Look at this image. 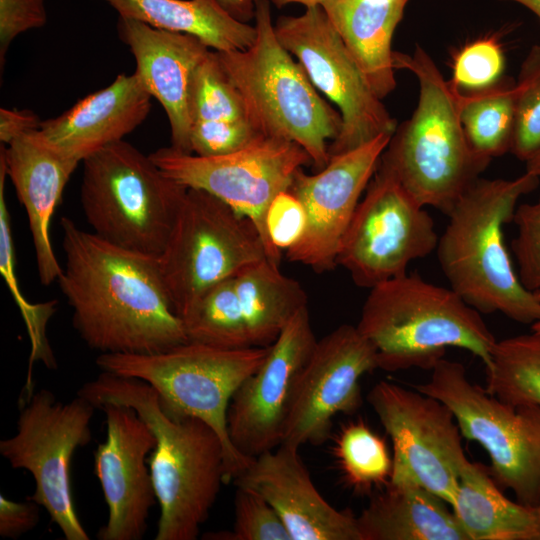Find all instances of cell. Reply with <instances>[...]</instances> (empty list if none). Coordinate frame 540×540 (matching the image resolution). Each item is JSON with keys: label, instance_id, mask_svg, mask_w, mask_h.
I'll list each match as a JSON object with an SVG mask.
<instances>
[{"label": "cell", "instance_id": "2e32d148", "mask_svg": "<svg viewBox=\"0 0 540 540\" xmlns=\"http://www.w3.org/2000/svg\"><path fill=\"white\" fill-rule=\"evenodd\" d=\"M316 342L305 306L270 345L260 367L235 392L228 409V433L242 455L253 458L282 443L302 373Z\"/></svg>", "mask_w": 540, "mask_h": 540}, {"label": "cell", "instance_id": "ab89813d", "mask_svg": "<svg viewBox=\"0 0 540 540\" xmlns=\"http://www.w3.org/2000/svg\"><path fill=\"white\" fill-rule=\"evenodd\" d=\"M307 214L301 201L289 190L278 193L265 217V229L271 247L279 254L289 250L303 237Z\"/></svg>", "mask_w": 540, "mask_h": 540}, {"label": "cell", "instance_id": "74e56055", "mask_svg": "<svg viewBox=\"0 0 540 540\" xmlns=\"http://www.w3.org/2000/svg\"><path fill=\"white\" fill-rule=\"evenodd\" d=\"M517 233L511 249L522 286L540 299V196L533 203L518 205L513 221Z\"/></svg>", "mask_w": 540, "mask_h": 540}, {"label": "cell", "instance_id": "4316f807", "mask_svg": "<svg viewBox=\"0 0 540 540\" xmlns=\"http://www.w3.org/2000/svg\"><path fill=\"white\" fill-rule=\"evenodd\" d=\"M450 507L468 540H535L532 508L507 498L478 463H464Z\"/></svg>", "mask_w": 540, "mask_h": 540}, {"label": "cell", "instance_id": "5b68a950", "mask_svg": "<svg viewBox=\"0 0 540 540\" xmlns=\"http://www.w3.org/2000/svg\"><path fill=\"white\" fill-rule=\"evenodd\" d=\"M378 368L432 370L447 348L464 349L488 365L496 339L480 312L452 288L404 274L370 289L358 324Z\"/></svg>", "mask_w": 540, "mask_h": 540}, {"label": "cell", "instance_id": "ee69618b", "mask_svg": "<svg viewBox=\"0 0 540 540\" xmlns=\"http://www.w3.org/2000/svg\"><path fill=\"white\" fill-rule=\"evenodd\" d=\"M236 19L246 22L255 18L257 0H218Z\"/></svg>", "mask_w": 540, "mask_h": 540}, {"label": "cell", "instance_id": "30bf717a", "mask_svg": "<svg viewBox=\"0 0 540 540\" xmlns=\"http://www.w3.org/2000/svg\"><path fill=\"white\" fill-rule=\"evenodd\" d=\"M416 390L433 396L453 412L462 436L487 452L496 483L519 503H540V406L512 405L472 383L465 367L441 359Z\"/></svg>", "mask_w": 540, "mask_h": 540}, {"label": "cell", "instance_id": "6da1fadb", "mask_svg": "<svg viewBox=\"0 0 540 540\" xmlns=\"http://www.w3.org/2000/svg\"><path fill=\"white\" fill-rule=\"evenodd\" d=\"M64 265L57 282L81 339L100 354L147 355L188 341L157 258L137 254L63 217Z\"/></svg>", "mask_w": 540, "mask_h": 540}, {"label": "cell", "instance_id": "52a82bcc", "mask_svg": "<svg viewBox=\"0 0 540 540\" xmlns=\"http://www.w3.org/2000/svg\"><path fill=\"white\" fill-rule=\"evenodd\" d=\"M80 202L91 232L119 248L158 258L187 187L121 140L83 160Z\"/></svg>", "mask_w": 540, "mask_h": 540}, {"label": "cell", "instance_id": "b9f144b4", "mask_svg": "<svg viewBox=\"0 0 540 540\" xmlns=\"http://www.w3.org/2000/svg\"><path fill=\"white\" fill-rule=\"evenodd\" d=\"M40 505L27 498L25 502L0 495V536L18 539L33 530L40 520Z\"/></svg>", "mask_w": 540, "mask_h": 540}, {"label": "cell", "instance_id": "60d3db41", "mask_svg": "<svg viewBox=\"0 0 540 540\" xmlns=\"http://www.w3.org/2000/svg\"><path fill=\"white\" fill-rule=\"evenodd\" d=\"M47 22L45 0H0L1 67L12 41L21 33Z\"/></svg>", "mask_w": 540, "mask_h": 540}, {"label": "cell", "instance_id": "8fae6325", "mask_svg": "<svg viewBox=\"0 0 540 540\" xmlns=\"http://www.w3.org/2000/svg\"><path fill=\"white\" fill-rule=\"evenodd\" d=\"M95 409L79 395L63 403L40 389L21 408L15 434L0 441V454L10 466L33 477L28 499L45 508L66 540L90 539L74 506L70 473L74 453L91 441Z\"/></svg>", "mask_w": 540, "mask_h": 540}, {"label": "cell", "instance_id": "d4e9b609", "mask_svg": "<svg viewBox=\"0 0 540 540\" xmlns=\"http://www.w3.org/2000/svg\"><path fill=\"white\" fill-rule=\"evenodd\" d=\"M409 0H328L321 6L383 99L396 87L392 38Z\"/></svg>", "mask_w": 540, "mask_h": 540}, {"label": "cell", "instance_id": "484cf974", "mask_svg": "<svg viewBox=\"0 0 540 540\" xmlns=\"http://www.w3.org/2000/svg\"><path fill=\"white\" fill-rule=\"evenodd\" d=\"M120 17L154 28L190 34L218 52L244 50L257 36L255 26L239 21L218 0H103Z\"/></svg>", "mask_w": 540, "mask_h": 540}, {"label": "cell", "instance_id": "4fadbf2b", "mask_svg": "<svg viewBox=\"0 0 540 540\" xmlns=\"http://www.w3.org/2000/svg\"><path fill=\"white\" fill-rule=\"evenodd\" d=\"M438 239L432 216L378 163L341 240L336 263L358 287L371 289L406 274L412 261L436 250Z\"/></svg>", "mask_w": 540, "mask_h": 540}, {"label": "cell", "instance_id": "f1b7e54d", "mask_svg": "<svg viewBox=\"0 0 540 540\" xmlns=\"http://www.w3.org/2000/svg\"><path fill=\"white\" fill-rule=\"evenodd\" d=\"M485 371L490 394L512 405L540 406V332L496 341Z\"/></svg>", "mask_w": 540, "mask_h": 540}, {"label": "cell", "instance_id": "1f68e13d", "mask_svg": "<svg viewBox=\"0 0 540 540\" xmlns=\"http://www.w3.org/2000/svg\"><path fill=\"white\" fill-rule=\"evenodd\" d=\"M334 455L346 483L357 492L386 486L393 460L385 441L363 422H351L339 432Z\"/></svg>", "mask_w": 540, "mask_h": 540}, {"label": "cell", "instance_id": "ba28073f", "mask_svg": "<svg viewBox=\"0 0 540 540\" xmlns=\"http://www.w3.org/2000/svg\"><path fill=\"white\" fill-rule=\"evenodd\" d=\"M269 348L224 349L187 341L156 354H100L96 364L102 371L148 383L166 414L198 418L212 427L224 445L228 483L252 460L230 440L229 405L241 384L263 363Z\"/></svg>", "mask_w": 540, "mask_h": 540}, {"label": "cell", "instance_id": "f6af8a7d", "mask_svg": "<svg viewBox=\"0 0 540 540\" xmlns=\"http://www.w3.org/2000/svg\"><path fill=\"white\" fill-rule=\"evenodd\" d=\"M272 3H274L277 7H282L290 3H299L304 5L305 7L315 6V5H322L324 2L328 0H270Z\"/></svg>", "mask_w": 540, "mask_h": 540}, {"label": "cell", "instance_id": "603a6c76", "mask_svg": "<svg viewBox=\"0 0 540 540\" xmlns=\"http://www.w3.org/2000/svg\"><path fill=\"white\" fill-rule=\"evenodd\" d=\"M1 156L26 211L40 282L48 286L62 271L50 240L51 218L80 162L50 147L38 129L12 140L1 149Z\"/></svg>", "mask_w": 540, "mask_h": 540}, {"label": "cell", "instance_id": "f35d334b", "mask_svg": "<svg viewBox=\"0 0 540 540\" xmlns=\"http://www.w3.org/2000/svg\"><path fill=\"white\" fill-rule=\"evenodd\" d=\"M263 136L250 122H193L190 133L192 153L218 156L240 150Z\"/></svg>", "mask_w": 540, "mask_h": 540}, {"label": "cell", "instance_id": "7c38bea8", "mask_svg": "<svg viewBox=\"0 0 540 540\" xmlns=\"http://www.w3.org/2000/svg\"><path fill=\"white\" fill-rule=\"evenodd\" d=\"M283 47L295 56L316 89L336 104L341 130L329 145L334 156L393 135L397 123L375 93L321 5L299 16H281L274 25Z\"/></svg>", "mask_w": 540, "mask_h": 540}, {"label": "cell", "instance_id": "7402d4cb", "mask_svg": "<svg viewBox=\"0 0 540 540\" xmlns=\"http://www.w3.org/2000/svg\"><path fill=\"white\" fill-rule=\"evenodd\" d=\"M152 96L139 76L120 74L107 87L80 99L38 132L54 150L83 162L134 131L147 118Z\"/></svg>", "mask_w": 540, "mask_h": 540}, {"label": "cell", "instance_id": "e575fe53", "mask_svg": "<svg viewBox=\"0 0 540 540\" xmlns=\"http://www.w3.org/2000/svg\"><path fill=\"white\" fill-rule=\"evenodd\" d=\"M6 176V166L2 157L0 158V273L26 321L36 355L40 351H46L44 329L47 320L56 310V301L33 304L25 299L20 290L15 271L11 219L5 197Z\"/></svg>", "mask_w": 540, "mask_h": 540}, {"label": "cell", "instance_id": "bcb514c9", "mask_svg": "<svg viewBox=\"0 0 540 540\" xmlns=\"http://www.w3.org/2000/svg\"><path fill=\"white\" fill-rule=\"evenodd\" d=\"M526 163V171L534 174L540 180V151Z\"/></svg>", "mask_w": 540, "mask_h": 540}, {"label": "cell", "instance_id": "3957f363", "mask_svg": "<svg viewBox=\"0 0 540 540\" xmlns=\"http://www.w3.org/2000/svg\"><path fill=\"white\" fill-rule=\"evenodd\" d=\"M539 183L528 171L514 179L479 178L447 214L438 263L450 288L480 313L531 325L540 319V299L522 286L504 241L520 198Z\"/></svg>", "mask_w": 540, "mask_h": 540}, {"label": "cell", "instance_id": "5bb4252c", "mask_svg": "<svg viewBox=\"0 0 540 540\" xmlns=\"http://www.w3.org/2000/svg\"><path fill=\"white\" fill-rule=\"evenodd\" d=\"M170 178L187 188L219 198L257 227L268 259L279 264L281 254L270 245L265 217L274 197L289 190L297 170L312 164L296 142L260 136L246 147L218 156H199L160 148L149 155Z\"/></svg>", "mask_w": 540, "mask_h": 540}, {"label": "cell", "instance_id": "7dc6e473", "mask_svg": "<svg viewBox=\"0 0 540 540\" xmlns=\"http://www.w3.org/2000/svg\"><path fill=\"white\" fill-rule=\"evenodd\" d=\"M519 3L529 9L540 20V0H509Z\"/></svg>", "mask_w": 540, "mask_h": 540}, {"label": "cell", "instance_id": "836d02e7", "mask_svg": "<svg viewBox=\"0 0 540 540\" xmlns=\"http://www.w3.org/2000/svg\"><path fill=\"white\" fill-rule=\"evenodd\" d=\"M515 88V122L510 152L527 162L540 151V44L524 58Z\"/></svg>", "mask_w": 540, "mask_h": 540}, {"label": "cell", "instance_id": "d590c367", "mask_svg": "<svg viewBox=\"0 0 540 540\" xmlns=\"http://www.w3.org/2000/svg\"><path fill=\"white\" fill-rule=\"evenodd\" d=\"M505 68L504 51L494 35L465 44L453 56L450 83L463 93L480 91L501 81Z\"/></svg>", "mask_w": 540, "mask_h": 540}, {"label": "cell", "instance_id": "9a60e30c", "mask_svg": "<svg viewBox=\"0 0 540 540\" xmlns=\"http://www.w3.org/2000/svg\"><path fill=\"white\" fill-rule=\"evenodd\" d=\"M367 401L392 442L390 479L409 478L451 506L468 459L450 408L415 388L386 380L372 387Z\"/></svg>", "mask_w": 540, "mask_h": 540}, {"label": "cell", "instance_id": "7a4b0ae2", "mask_svg": "<svg viewBox=\"0 0 540 540\" xmlns=\"http://www.w3.org/2000/svg\"><path fill=\"white\" fill-rule=\"evenodd\" d=\"M77 395L96 409L126 405L147 423L156 439L148 459L160 506L155 539H197L226 483V454L217 432L198 418L166 414L154 388L134 377L102 371Z\"/></svg>", "mask_w": 540, "mask_h": 540}, {"label": "cell", "instance_id": "8d00e7d4", "mask_svg": "<svg viewBox=\"0 0 540 540\" xmlns=\"http://www.w3.org/2000/svg\"><path fill=\"white\" fill-rule=\"evenodd\" d=\"M236 487L232 530L211 533V539L292 540L279 514L263 497Z\"/></svg>", "mask_w": 540, "mask_h": 540}, {"label": "cell", "instance_id": "ffe728a7", "mask_svg": "<svg viewBox=\"0 0 540 540\" xmlns=\"http://www.w3.org/2000/svg\"><path fill=\"white\" fill-rule=\"evenodd\" d=\"M233 482L263 497L279 514L292 540H361L356 517L325 500L298 448L280 444L253 457Z\"/></svg>", "mask_w": 540, "mask_h": 540}, {"label": "cell", "instance_id": "c3c4849f", "mask_svg": "<svg viewBox=\"0 0 540 540\" xmlns=\"http://www.w3.org/2000/svg\"><path fill=\"white\" fill-rule=\"evenodd\" d=\"M531 508L535 518V540H540V503Z\"/></svg>", "mask_w": 540, "mask_h": 540}, {"label": "cell", "instance_id": "ac0fdd59", "mask_svg": "<svg viewBox=\"0 0 540 540\" xmlns=\"http://www.w3.org/2000/svg\"><path fill=\"white\" fill-rule=\"evenodd\" d=\"M392 135L381 134L353 150L330 157L316 174L297 170L289 191L303 204L307 226L300 241L286 251L291 262L316 272L333 269L341 240L372 179Z\"/></svg>", "mask_w": 540, "mask_h": 540}, {"label": "cell", "instance_id": "f546056e", "mask_svg": "<svg viewBox=\"0 0 540 540\" xmlns=\"http://www.w3.org/2000/svg\"><path fill=\"white\" fill-rule=\"evenodd\" d=\"M461 122L477 154L492 160L510 152L515 122L514 83L502 79L480 91L462 92Z\"/></svg>", "mask_w": 540, "mask_h": 540}, {"label": "cell", "instance_id": "83f0119b", "mask_svg": "<svg viewBox=\"0 0 540 540\" xmlns=\"http://www.w3.org/2000/svg\"><path fill=\"white\" fill-rule=\"evenodd\" d=\"M234 281L253 347L272 345L291 318L307 306L300 283L268 258L242 269Z\"/></svg>", "mask_w": 540, "mask_h": 540}, {"label": "cell", "instance_id": "d6986e66", "mask_svg": "<svg viewBox=\"0 0 540 540\" xmlns=\"http://www.w3.org/2000/svg\"><path fill=\"white\" fill-rule=\"evenodd\" d=\"M97 409L105 415L106 438L94 453V473L103 491L108 519L96 537L141 540L157 502L148 463L155 436L131 407L104 403Z\"/></svg>", "mask_w": 540, "mask_h": 540}, {"label": "cell", "instance_id": "277c9868", "mask_svg": "<svg viewBox=\"0 0 540 540\" xmlns=\"http://www.w3.org/2000/svg\"><path fill=\"white\" fill-rule=\"evenodd\" d=\"M392 57L395 69L409 70L418 79L419 98L379 164L423 207L447 215L491 160L469 145L461 122L462 92L443 77L425 49L416 45L412 54L393 51Z\"/></svg>", "mask_w": 540, "mask_h": 540}, {"label": "cell", "instance_id": "e0dca14e", "mask_svg": "<svg viewBox=\"0 0 540 540\" xmlns=\"http://www.w3.org/2000/svg\"><path fill=\"white\" fill-rule=\"evenodd\" d=\"M378 368L377 354L356 326L342 324L317 340L302 373L281 444H321L338 414L362 403L360 380Z\"/></svg>", "mask_w": 540, "mask_h": 540}, {"label": "cell", "instance_id": "d6a6232c", "mask_svg": "<svg viewBox=\"0 0 540 540\" xmlns=\"http://www.w3.org/2000/svg\"><path fill=\"white\" fill-rule=\"evenodd\" d=\"M190 111L192 123L250 122L254 125L240 91L223 69L214 50L207 54L195 71Z\"/></svg>", "mask_w": 540, "mask_h": 540}, {"label": "cell", "instance_id": "7bdbcfd3", "mask_svg": "<svg viewBox=\"0 0 540 540\" xmlns=\"http://www.w3.org/2000/svg\"><path fill=\"white\" fill-rule=\"evenodd\" d=\"M42 121L30 110L0 109V141L9 144L15 138L39 129Z\"/></svg>", "mask_w": 540, "mask_h": 540}, {"label": "cell", "instance_id": "4dcf8cb0", "mask_svg": "<svg viewBox=\"0 0 540 540\" xmlns=\"http://www.w3.org/2000/svg\"><path fill=\"white\" fill-rule=\"evenodd\" d=\"M181 320L188 341L224 349L253 347L234 277L209 289Z\"/></svg>", "mask_w": 540, "mask_h": 540}, {"label": "cell", "instance_id": "681fc988", "mask_svg": "<svg viewBox=\"0 0 540 540\" xmlns=\"http://www.w3.org/2000/svg\"><path fill=\"white\" fill-rule=\"evenodd\" d=\"M531 330L540 332V319L531 325Z\"/></svg>", "mask_w": 540, "mask_h": 540}, {"label": "cell", "instance_id": "44dd1931", "mask_svg": "<svg viewBox=\"0 0 540 540\" xmlns=\"http://www.w3.org/2000/svg\"><path fill=\"white\" fill-rule=\"evenodd\" d=\"M117 30L135 58L136 74L166 112L171 147L192 154V82L197 67L211 51L210 48L196 36L157 29L120 16Z\"/></svg>", "mask_w": 540, "mask_h": 540}, {"label": "cell", "instance_id": "8992f818", "mask_svg": "<svg viewBox=\"0 0 540 540\" xmlns=\"http://www.w3.org/2000/svg\"><path fill=\"white\" fill-rule=\"evenodd\" d=\"M254 19V43L244 50L216 51L218 59L259 132L296 142L320 171L330 160L329 141L339 135L341 116L278 40L269 0L256 1Z\"/></svg>", "mask_w": 540, "mask_h": 540}, {"label": "cell", "instance_id": "cb8c5ba5", "mask_svg": "<svg viewBox=\"0 0 540 540\" xmlns=\"http://www.w3.org/2000/svg\"><path fill=\"white\" fill-rule=\"evenodd\" d=\"M449 504L409 478L390 479L356 517L361 540H468Z\"/></svg>", "mask_w": 540, "mask_h": 540}, {"label": "cell", "instance_id": "9c48e42d", "mask_svg": "<svg viewBox=\"0 0 540 540\" xmlns=\"http://www.w3.org/2000/svg\"><path fill=\"white\" fill-rule=\"evenodd\" d=\"M266 258L249 218L204 190L187 188L157 263L172 307L182 318L213 286Z\"/></svg>", "mask_w": 540, "mask_h": 540}]
</instances>
